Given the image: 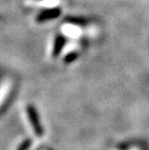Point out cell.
Listing matches in <instances>:
<instances>
[{
    "label": "cell",
    "instance_id": "2",
    "mask_svg": "<svg viewBox=\"0 0 149 150\" xmlns=\"http://www.w3.org/2000/svg\"><path fill=\"white\" fill-rule=\"evenodd\" d=\"M61 15V10L59 8H52V9H47L38 14L36 18L37 22H45L50 20L57 18Z\"/></svg>",
    "mask_w": 149,
    "mask_h": 150
},
{
    "label": "cell",
    "instance_id": "1",
    "mask_svg": "<svg viewBox=\"0 0 149 150\" xmlns=\"http://www.w3.org/2000/svg\"><path fill=\"white\" fill-rule=\"evenodd\" d=\"M26 111H27V115H28V119L30 121V124L32 126V128L34 130L35 134L37 136H42L43 135V129H42V126L40 124V119H39V116H38V113L35 108L32 106V105H28L27 108H26Z\"/></svg>",
    "mask_w": 149,
    "mask_h": 150
},
{
    "label": "cell",
    "instance_id": "5",
    "mask_svg": "<svg viewBox=\"0 0 149 150\" xmlns=\"http://www.w3.org/2000/svg\"><path fill=\"white\" fill-rule=\"evenodd\" d=\"M29 145H30V140H29V139L24 140V142L20 144V148H18V150H26Z\"/></svg>",
    "mask_w": 149,
    "mask_h": 150
},
{
    "label": "cell",
    "instance_id": "4",
    "mask_svg": "<svg viewBox=\"0 0 149 150\" xmlns=\"http://www.w3.org/2000/svg\"><path fill=\"white\" fill-rule=\"evenodd\" d=\"M78 52H72L68 53L67 55L65 56L64 62L66 63V64H70V63H73L74 61H76V60L78 59Z\"/></svg>",
    "mask_w": 149,
    "mask_h": 150
},
{
    "label": "cell",
    "instance_id": "3",
    "mask_svg": "<svg viewBox=\"0 0 149 150\" xmlns=\"http://www.w3.org/2000/svg\"><path fill=\"white\" fill-rule=\"evenodd\" d=\"M65 45V38L62 35H57L55 37L54 44H53V49H52V57L53 58H57L61 53L63 47Z\"/></svg>",
    "mask_w": 149,
    "mask_h": 150
}]
</instances>
